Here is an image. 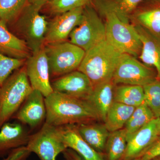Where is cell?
I'll return each mask as SVG.
<instances>
[{
  "mask_svg": "<svg viewBox=\"0 0 160 160\" xmlns=\"http://www.w3.org/2000/svg\"><path fill=\"white\" fill-rule=\"evenodd\" d=\"M157 128L158 134L159 136H160V118H157Z\"/></svg>",
  "mask_w": 160,
  "mask_h": 160,
  "instance_id": "cell-35",
  "label": "cell"
},
{
  "mask_svg": "<svg viewBox=\"0 0 160 160\" xmlns=\"http://www.w3.org/2000/svg\"><path fill=\"white\" fill-rule=\"evenodd\" d=\"M145 102L151 109L155 118H160V80L143 86Z\"/></svg>",
  "mask_w": 160,
  "mask_h": 160,
  "instance_id": "cell-28",
  "label": "cell"
},
{
  "mask_svg": "<svg viewBox=\"0 0 160 160\" xmlns=\"http://www.w3.org/2000/svg\"><path fill=\"white\" fill-rule=\"evenodd\" d=\"M136 107L113 102L106 114L104 123L109 132L124 128Z\"/></svg>",
  "mask_w": 160,
  "mask_h": 160,
  "instance_id": "cell-22",
  "label": "cell"
},
{
  "mask_svg": "<svg viewBox=\"0 0 160 160\" xmlns=\"http://www.w3.org/2000/svg\"><path fill=\"white\" fill-rule=\"evenodd\" d=\"M26 60L11 57L0 52V89L12 72L24 66Z\"/></svg>",
  "mask_w": 160,
  "mask_h": 160,
  "instance_id": "cell-29",
  "label": "cell"
},
{
  "mask_svg": "<svg viewBox=\"0 0 160 160\" xmlns=\"http://www.w3.org/2000/svg\"><path fill=\"white\" fill-rule=\"evenodd\" d=\"M32 90L25 66L5 81L0 89V129L16 113Z\"/></svg>",
  "mask_w": 160,
  "mask_h": 160,
  "instance_id": "cell-3",
  "label": "cell"
},
{
  "mask_svg": "<svg viewBox=\"0 0 160 160\" xmlns=\"http://www.w3.org/2000/svg\"><path fill=\"white\" fill-rule=\"evenodd\" d=\"M58 127L63 142L67 149L73 150L84 160H104L103 155L92 149L82 138L76 125Z\"/></svg>",
  "mask_w": 160,
  "mask_h": 160,
  "instance_id": "cell-16",
  "label": "cell"
},
{
  "mask_svg": "<svg viewBox=\"0 0 160 160\" xmlns=\"http://www.w3.org/2000/svg\"><path fill=\"white\" fill-rule=\"evenodd\" d=\"M26 146L31 153L37 155L40 160H57L58 155L67 149L58 127L46 122L38 131L29 136Z\"/></svg>",
  "mask_w": 160,
  "mask_h": 160,
  "instance_id": "cell-9",
  "label": "cell"
},
{
  "mask_svg": "<svg viewBox=\"0 0 160 160\" xmlns=\"http://www.w3.org/2000/svg\"><path fill=\"white\" fill-rule=\"evenodd\" d=\"M115 84L112 79L93 86L91 94L87 99L96 110L100 121L104 122L107 112L114 102Z\"/></svg>",
  "mask_w": 160,
  "mask_h": 160,
  "instance_id": "cell-19",
  "label": "cell"
},
{
  "mask_svg": "<svg viewBox=\"0 0 160 160\" xmlns=\"http://www.w3.org/2000/svg\"><path fill=\"white\" fill-rule=\"evenodd\" d=\"M82 138L92 149L103 154L109 132L105 124L95 122L77 125Z\"/></svg>",
  "mask_w": 160,
  "mask_h": 160,
  "instance_id": "cell-21",
  "label": "cell"
},
{
  "mask_svg": "<svg viewBox=\"0 0 160 160\" xmlns=\"http://www.w3.org/2000/svg\"><path fill=\"white\" fill-rule=\"evenodd\" d=\"M133 160H139L138 159L136 158V159H135ZM155 160L153 159V160Z\"/></svg>",
  "mask_w": 160,
  "mask_h": 160,
  "instance_id": "cell-37",
  "label": "cell"
},
{
  "mask_svg": "<svg viewBox=\"0 0 160 160\" xmlns=\"http://www.w3.org/2000/svg\"><path fill=\"white\" fill-rule=\"evenodd\" d=\"M29 0H0V22L7 26L16 20Z\"/></svg>",
  "mask_w": 160,
  "mask_h": 160,
  "instance_id": "cell-27",
  "label": "cell"
},
{
  "mask_svg": "<svg viewBox=\"0 0 160 160\" xmlns=\"http://www.w3.org/2000/svg\"><path fill=\"white\" fill-rule=\"evenodd\" d=\"M31 152L26 146L12 150L3 160H26Z\"/></svg>",
  "mask_w": 160,
  "mask_h": 160,
  "instance_id": "cell-32",
  "label": "cell"
},
{
  "mask_svg": "<svg viewBox=\"0 0 160 160\" xmlns=\"http://www.w3.org/2000/svg\"><path fill=\"white\" fill-rule=\"evenodd\" d=\"M45 98L40 91L33 89L12 118L31 129L38 127L46 119Z\"/></svg>",
  "mask_w": 160,
  "mask_h": 160,
  "instance_id": "cell-13",
  "label": "cell"
},
{
  "mask_svg": "<svg viewBox=\"0 0 160 160\" xmlns=\"http://www.w3.org/2000/svg\"><path fill=\"white\" fill-rule=\"evenodd\" d=\"M41 9L29 3L15 21L16 29L32 53L45 46L48 23Z\"/></svg>",
  "mask_w": 160,
  "mask_h": 160,
  "instance_id": "cell-5",
  "label": "cell"
},
{
  "mask_svg": "<svg viewBox=\"0 0 160 160\" xmlns=\"http://www.w3.org/2000/svg\"><path fill=\"white\" fill-rule=\"evenodd\" d=\"M90 3V0H51L46 5L52 13L59 15Z\"/></svg>",
  "mask_w": 160,
  "mask_h": 160,
  "instance_id": "cell-30",
  "label": "cell"
},
{
  "mask_svg": "<svg viewBox=\"0 0 160 160\" xmlns=\"http://www.w3.org/2000/svg\"><path fill=\"white\" fill-rule=\"evenodd\" d=\"M65 160H67L65 159Z\"/></svg>",
  "mask_w": 160,
  "mask_h": 160,
  "instance_id": "cell-39",
  "label": "cell"
},
{
  "mask_svg": "<svg viewBox=\"0 0 160 160\" xmlns=\"http://www.w3.org/2000/svg\"><path fill=\"white\" fill-rule=\"evenodd\" d=\"M29 135L22 125L6 123L0 129V157L5 156L17 148L25 146Z\"/></svg>",
  "mask_w": 160,
  "mask_h": 160,
  "instance_id": "cell-18",
  "label": "cell"
},
{
  "mask_svg": "<svg viewBox=\"0 0 160 160\" xmlns=\"http://www.w3.org/2000/svg\"><path fill=\"white\" fill-rule=\"evenodd\" d=\"M83 8L80 7L57 15L49 22L45 45L66 41L72 31L81 22Z\"/></svg>",
  "mask_w": 160,
  "mask_h": 160,
  "instance_id": "cell-11",
  "label": "cell"
},
{
  "mask_svg": "<svg viewBox=\"0 0 160 160\" xmlns=\"http://www.w3.org/2000/svg\"><path fill=\"white\" fill-rule=\"evenodd\" d=\"M63 153L65 159L67 160H84L77 153L71 149H67Z\"/></svg>",
  "mask_w": 160,
  "mask_h": 160,
  "instance_id": "cell-33",
  "label": "cell"
},
{
  "mask_svg": "<svg viewBox=\"0 0 160 160\" xmlns=\"http://www.w3.org/2000/svg\"><path fill=\"white\" fill-rule=\"evenodd\" d=\"M25 66L32 89L40 91L45 98L51 94L53 90L49 80L50 70L44 46L32 53L26 59Z\"/></svg>",
  "mask_w": 160,
  "mask_h": 160,
  "instance_id": "cell-10",
  "label": "cell"
},
{
  "mask_svg": "<svg viewBox=\"0 0 160 160\" xmlns=\"http://www.w3.org/2000/svg\"><path fill=\"white\" fill-rule=\"evenodd\" d=\"M155 160H160V157L157 158L155 159Z\"/></svg>",
  "mask_w": 160,
  "mask_h": 160,
  "instance_id": "cell-36",
  "label": "cell"
},
{
  "mask_svg": "<svg viewBox=\"0 0 160 160\" xmlns=\"http://www.w3.org/2000/svg\"><path fill=\"white\" fill-rule=\"evenodd\" d=\"M130 23L160 33V7L134 12L130 19Z\"/></svg>",
  "mask_w": 160,
  "mask_h": 160,
  "instance_id": "cell-26",
  "label": "cell"
},
{
  "mask_svg": "<svg viewBox=\"0 0 160 160\" xmlns=\"http://www.w3.org/2000/svg\"><path fill=\"white\" fill-rule=\"evenodd\" d=\"M50 72L53 76H62L77 70L86 52L78 46L64 41L44 46Z\"/></svg>",
  "mask_w": 160,
  "mask_h": 160,
  "instance_id": "cell-7",
  "label": "cell"
},
{
  "mask_svg": "<svg viewBox=\"0 0 160 160\" xmlns=\"http://www.w3.org/2000/svg\"><path fill=\"white\" fill-rule=\"evenodd\" d=\"M114 102L135 107L142 105L145 102L143 86L122 84L116 85Z\"/></svg>",
  "mask_w": 160,
  "mask_h": 160,
  "instance_id": "cell-24",
  "label": "cell"
},
{
  "mask_svg": "<svg viewBox=\"0 0 160 160\" xmlns=\"http://www.w3.org/2000/svg\"><path fill=\"white\" fill-rule=\"evenodd\" d=\"M155 118L154 115L145 102L136 107L124 128L127 140L144 126Z\"/></svg>",
  "mask_w": 160,
  "mask_h": 160,
  "instance_id": "cell-25",
  "label": "cell"
},
{
  "mask_svg": "<svg viewBox=\"0 0 160 160\" xmlns=\"http://www.w3.org/2000/svg\"><path fill=\"white\" fill-rule=\"evenodd\" d=\"M106 40L122 53L138 58L142 44L134 25L123 22L113 13L104 16Z\"/></svg>",
  "mask_w": 160,
  "mask_h": 160,
  "instance_id": "cell-4",
  "label": "cell"
},
{
  "mask_svg": "<svg viewBox=\"0 0 160 160\" xmlns=\"http://www.w3.org/2000/svg\"><path fill=\"white\" fill-rule=\"evenodd\" d=\"M122 52L106 40L86 52L77 70L86 75L94 86L112 79Z\"/></svg>",
  "mask_w": 160,
  "mask_h": 160,
  "instance_id": "cell-2",
  "label": "cell"
},
{
  "mask_svg": "<svg viewBox=\"0 0 160 160\" xmlns=\"http://www.w3.org/2000/svg\"><path fill=\"white\" fill-rule=\"evenodd\" d=\"M155 118L127 140L125 154L121 160H133L140 156L159 136Z\"/></svg>",
  "mask_w": 160,
  "mask_h": 160,
  "instance_id": "cell-15",
  "label": "cell"
},
{
  "mask_svg": "<svg viewBox=\"0 0 160 160\" xmlns=\"http://www.w3.org/2000/svg\"><path fill=\"white\" fill-rule=\"evenodd\" d=\"M51 85L54 91L85 100L93 88L88 77L78 70L61 76Z\"/></svg>",
  "mask_w": 160,
  "mask_h": 160,
  "instance_id": "cell-12",
  "label": "cell"
},
{
  "mask_svg": "<svg viewBox=\"0 0 160 160\" xmlns=\"http://www.w3.org/2000/svg\"><path fill=\"white\" fill-rule=\"evenodd\" d=\"M50 1L51 0H29V3L41 9L42 7L47 5Z\"/></svg>",
  "mask_w": 160,
  "mask_h": 160,
  "instance_id": "cell-34",
  "label": "cell"
},
{
  "mask_svg": "<svg viewBox=\"0 0 160 160\" xmlns=\"http://www.w3.org/2000/svg\"><path fill=\"white\" fill-rule=\"evenodd\" d=\"M158 1L160 3V0H158Z\"/></svg>",
  "mask_w": 160,
  "mask_h": 160,
  "instance_id": "cell-38",
  "label": "cell"
},
{
  "mask_svg": "<svg viewBox=\"0 0 160 160\" xmlns=\"http://www.w3.org/2000/svg\"><path fill=\"white\" fill-rule=\"evenodd\" d=\"M142 44L138 58L144 64L153 67L160 80V33L138 25H134Z\"/></svg>",
  "mask_w": 160,
  "mask_h": 160,
  "instance_id": "cell-14",
  "label": "cell"
},
{
  "mask_svg": "<svg viewBox=\"0 0 160 160\" xmlns=\"http://www.w3.org/2000/svg\"><path fill=\"white\" fill-rule=\"evenodd\" d=\"M30 49L26 42L11 33L7 26L0 22V52L11 57L27 59Z\"/></svg>",
  "mask_w": 160,
  "mask_h": 160,
  "instance_id": "cell-20",
  "label": "cell"
},
{
  "mask_svg": "<svg viewBox=\"0 0 160 160\" xmlns=\"http://www.w3.org/2000/svg\"><path fill=\"white\" fill-rule=\"evenodd\" d=\"M69 37L70 42L85 52L106 40L105 22L91 3L83 8L81 22Z\"/></svg>",
  "mask_w": 160,
  "mask_h": 160,
  "instance_id": "cell-6",
  "label": "cell"
},
{
  "mask_svg": "<svg viewBox=\"0 0 160 160\" xmlns=\"http://www.w3.org/2000/svg\"><path fill=\"white\" fill-rule=\"evenodd\" d=\"M157 79L155 69L147 66L137 58L127 53H122L112 76L115 85L144 86Z\"/></svg>",
  "mask_w": 160,
  "mask_h": 160,
  "instance_id": "cell-8",
  "label": "cell"
},
{
  "mask_svg": "<svg viewBox=\"0 0 160 160\" xmlns=\"http://www.w3.org/2000/svg\"><path fill=\"white\" fill-rule=\"evenodd\" d=\"M45 122L60 127L100 121L96 110L87 100L53 91L45 98Z\"/></svg>",
  "mask_w": 160,
  "mask_h": 160,
  "instance_id": "cell-1",
  "label": "cell"
},
{
  "mask_svg": "<svg viewBox=\"0 0 160 160\" xmlns=\"http://www.w3.org/2000/svg\"><path fill=\"white\" fill-rule=\"evenodd\" d=\"M127 143L124 128L109 132L102 154L104 160H122L126 152Z\"/></svg>",
  "mask_w": 160,
  "mask_h": 160,
  "instance_id": "cell-23",
  "label": "cell"
},
{
  "mask_svg": "<svg viewBox=\"0 0 160 160\" xmlns=\"http://www.w3.org/2000/svg\"><path fill=\"white\" fill-rule=\"evenodd\" d=\"M143 0H90L100 15L113 13L123 22L130 23L132 15Z\"/></svg>",
  "mask_w": 160,
  "mask_h": 160,
  "instance_id": "cell-17",
  "label": "cell"
},
{
  "mask_svg": "<svg viewBox=\"0 0 160 160\" xmlns=\"http://www.w3.org/2000/svg\"><path fill=\"white\" fill-rule=\"evenodd\" d=\"M160 157V136L139 157V160H152Z\"/></svg>",
  "mask_w": 160,
  "mask_h": 160,
  "instance_id": "cell-31",
  "label": "cell"
}]
</instances>
